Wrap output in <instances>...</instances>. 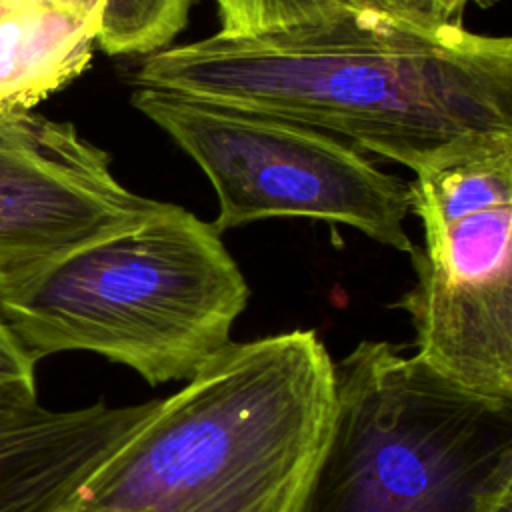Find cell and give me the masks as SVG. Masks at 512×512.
Wrapping results in <instances>:
<instances>
[{
  "mask_svg": "<svg viewBox=\"0 0 512 512\" xmlns=\"http://www.w3.org/2000/svg\"><path fill=\"white\" fill-rule=\"evenodd\" d=\"M98 26L70 0H0V112L30 110L78 78Z\"/></svg>",
  "mask_w": 512,
  "mask_h": 512,
  "instance_id": "9c48e42d",
  "label": "cell"
},
{
  "mask_svg": "<svg viewBox=\"0 0 512 512\" xmlns=\"http://www.w3.org/2000/svg\"><path fill=\"white\" fill-rule=\"evenodd\" d=\"M130 82L294 120L414 174L512 148V40L462 24L358 12L216 32L144 56Z\"/></svg>",
  "mask_w": 512,
  "mask_h": 512,
  "instance_id": "6da1fadb",
  "label": "cell"
},
{
  "mask_svg": "<svg viewBox=\"0 0 512 512\" xmlns=\"http://www.w3.org/2000/svg\"><path fill=\"white\" fill-rule=\"evenodd\" d=\"M332 392L314 330L228 342L156 402L66 512H294Z\"/></svg>",
  "mask_w": 512,
  "mask_h": 512,
  "instance_id": "7a4b0ae2",
  "label": "cell"
},
{
  "mask_svg": "<svg viewBox=\"0 0 512 512\" xmlns=\"http://www.w3.org/2000/svg\"><path fill=\"white\" fill-rule=\"evenodd\" d=\"M424 12L438 24H462V14L472 0H418Z\"/></svg>",
  "mask_w": 512,
  "mask_h": 512,
  "instance_id": "5bb4252c",
  "label": "cell"
},
{
  "mask_svg": "<svg viewBox=\"0 0 512 512\" xmlns=\"http://www.w3.org/2000/svg\"><path fill=\"white\" fill-rule=\"evenodd\" d=\"M36 362L16 332L0 320V410L38 402Z\"/></svg>",
  "mask_w": 512,
  "mask_h": 512,
  "instance_id": "4fadbf2b",
  "label": "cell"
},
{
  "mask_svg": "<svg viewBox=\"0 0 512 512\" xmlns=\"http://www.w3.org/2000/svg\"><path fill=\"white\" fill-rule=\"evenodd\" d=\"M214 4L222 36H256L358 12L434 22L418 0H214Z\"/></svg>",
  "mask_w": 512,
  "mask_h": 512,
  "instance_id": "8fae6325",
  "label": "cell"
},
{
  "mask_svg": "<svg viewBox=\"0 0 512 512\" xmlns=\"http://www.w3.org/2000/svg\"><path fill=\"white\" fill-rule=\"evenodd\" d=\"M414 286L396 302L416 356L474 394L512 402V202L424 230Z\"/></svg>",
  "mask_w": 512,
  "mask_h": 512,
  "instance_id": "52a82bcc",
  "label": "cell"
},
{
  "mask_svg": "<svg viewBox=\"0 0 512 512\" xmlns=\"http://www.w3.org/2000/svg\"><path fill=\"white\" fill-rule=\"evenodd\" d=\"M512 494V402L388 342L334 364L328 428L294 512H490Z\"/></svg>",
  "mask_w": 512,
  "mask_h": 512,
  "instance_id": "277c9868",
  "label": "cell"
},
{
  "mask_svg": "<svg viewBox=\"0 0 512 512\" xmlns=\"http://www.w3.org/2000/svg\"><path fill=\"white\" fill-rule=\"evenodd\" d=\"M130 104L208 176L218 196V232L266 218H312L352 226L406 254L414 250L406 232L408 182L350 142L160 88H134Z\"/></svg>",
  "mask_w": 512,
  "mask_h": 512,
  "instance_id": "5b68a950",
  "label": "cell"
},
{
  "mask_svg": "<svg viewBox=\"0 0 512 512\" xmlns=\"http://www.w3.org/2000/svg\"><path fill=\"white\" fill-rule=\"evenodd\" d=\"M156 402L76 410L36 402L0 410V512H66Z\"/></svg>",
  "mask_w": 512,
  "mask_h": 512,
  "instance_id": "ba28073f",
  "label": "cell"
},
{
  "mask_svg": "<svg viewBox=\"0 0 512 512\" xmlns=\"http://www.w3.org/2000/svg\"><path fill=\"white\" fill-rule=\"evenodd\" d=\"M250 290L222 232L166 202L144 222L0 288L30 354L86 350L148 384L190 380L230 340Z\"/></svg>",
  "mask_w": 512,
  "mask_h": 512,
  "instance_id": "3957f363",
  "label": "cell"
},
{
  "mask_svg": "<svg viewBox=\"0 0 512 512\" xmlns=\"http://www.w3.org/2000/svg\"><path fill=\"white\" fill-rule=\"evenodd\" d=\"M98 16L96 46L110 56H150L184 30L194 0H70Z\"/></svg>",
  "mask_w": 512,
  "mask_h": 512,
  "instance_id": "7c38bea8",
  "label": "cell"
},
{
  "mask_svg": "<svg viewBox=\"0 0 512 512\" xmlns=\"http://www.w3.org/2000/svg\"><path fill=\"white\" fill-rule=\"evenodd\" d=\"M490 512H512V494L504 496Z\"/></svg>",
  "mask_w": 512,
  "mask_h": 512,
  "instance_id": "9a60e30c",
  "label": "cell"
},
{
  "mask_svg": "<svg viewBox=\"0 0 512 512\" xmlns=\"http://www.w3.org/2000/svg\"><path fill=\"white\" fill-rule=\"evenodd\" d=\"M164 206L120 184L110 156L70 122L0 112V288Z\"/></svg>",
  "mask_w": 512,
  "mask_h": 512,
  "instance_id": "8992f818",
  "label": "cell"
},
{
  "mask_svg": "<svg viewBox=\"0 0 512 512\" xmlns=\"http://www.w3.org/2000/svg\"><path fill=\"white\" fill-rule=\"evenodd\" d=\"M410 214L424 230L442 228L466 214L512 202V148L442 164L408 182Z\"/></svg>",
  "mask_w": 512,
  "mask_h": 512,
  "instance_id": "30bf717a",
  "label": "cell"
}]
</instances>
